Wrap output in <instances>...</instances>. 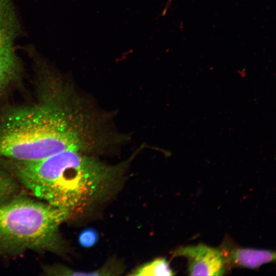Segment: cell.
<instances>
[{
  "mask_svg": "<svg viewBox=\"0 0 276 276\" xmlns=\"http://www.w3.org/2000/svg\"><path fill=\"white\" fill-rule=\"evenodd\" d=\"M27 51L36 74V99L2 110L0 158L28 162L70 148L89 154L104 149L111 137L88 104L33 47Z\"/></svg>",
  "mask_w": 276,
  "mask_h": 276,
  "instance_id": "6da1fadb",
  "label": "cell"
},
{
  "mask_svg": "<svg viewBox=\"0 0 276 276\" xmlns=\"http://www.w3.org/2000/svg\"><path fill=\"white\" fill-rule=\"evenodd\" d=\"M78 148L21 162L0 158V167L36 197L70 213L98 198L123 165H108Z\"/></svg>",
  "mask_w": 276,
  "mask_h": 276,
  "instance_id": "7a4b0ae2",
  "label": "cell"
},
{
  "mask_svg": "<svg viewBox=\"0 0 276 276\" xmlns=\"http://www.w3.org/2000/svg\"><path fill=\"white\" fill-rule=\"evenodd\" d=\"M68 212L18 195L0 207V257L28 250L60 253L59 227Z\"/></svg>",
  "mask_w": 276,
  "mask_h": 276,
  "instance_id": "3957f363",
  "label": "cell"
},
{
  "mask_svg": "<svg viewBox=\"0 0 276 276\" xmlns=\"http://www.w3.org/2000/svg\"><path fill=\"white\" fill-rule=\"evenodd\" d=\"M14 0H0V99L21 80L23 66L15 53L14 43L20 26Z\"/></svg>",
  "mask_w": 276,
  "mask_h": 276,
  "instance_id": "277c9868",
  "label": "cell"
},
{
  "mask_svg": "<svg viewBox=\"0 0 276 276\" xmlns=\"http://www.w3.org/2000/svg\"><path fill=\"white\" fill-rule=\"evenodd\" d=\"M173 256L187 259L189 275L219 276L225 271L222 252L203 244L182 246L174 251Z\"/></svg>",
  "mask_w": 276,
  "mask_h": 276,
  "instance_id": "5b68a950",
  "label": "cell"
},
{
  "mask_svg": "<svg viewBox=\"0 0 276 276\" xmlns=\"http://www.w3.org/2000/svg\"><path fill=\"white\" fill-rule=\"evenodd\" d=\"M227 259L237 266L255 269L275 261V253L266 249L237 248L231 252Z\"/></svg>",
  "mask_w": 276,
  "mask_h": 276,
  "instance_id": "8992f818",
  "label": "cell"
},
{
  "mask_svg": "<svg viewBox=\"0 0 276 276\" xmlns=\"http://www.w3.org/2000/svg\"><path fill=\"white\" fill-rule=\"evenodd\" d=\"M18 181L0 167V207L19 195Z\"/></svg>",
  "mask_w": 276,
  "mask_h": 276,
  "instance_id": "52a82bcc",
  "label": "cell"
},
{
  "mask_svg": "<svg viewBox=\"0 0 276 276\" xmlns=\"http://www.w3.org/2000/svg\"><path fill=\"white\" fill-rule=\"evenodd\" d=\"M174 273L165 258H159L142 265L130 274L137 276L173 275Z\"/></svg>",
  "mask_w": 276,
  "mask_h": 276,
  "instance_id": "ba28073f",
  "label": "cell"
},
{
  "mask_svg": "<svg viewBox=\"0 0 276 276\" xmlns=\"http://www.w3.org/2000/svg\"><path fill=\"white\" fill-rule=\"evenodd\" d=\"M99 235L94 228L88 227L82 231L78 236L79 244L85 248L94 246L98 241Z\"/></svg>",
  "mask_w": 276,
  "mask_h": 276,
  "instance_id": "9c48e42d",
  "label": "cell"
}]
</instances>
